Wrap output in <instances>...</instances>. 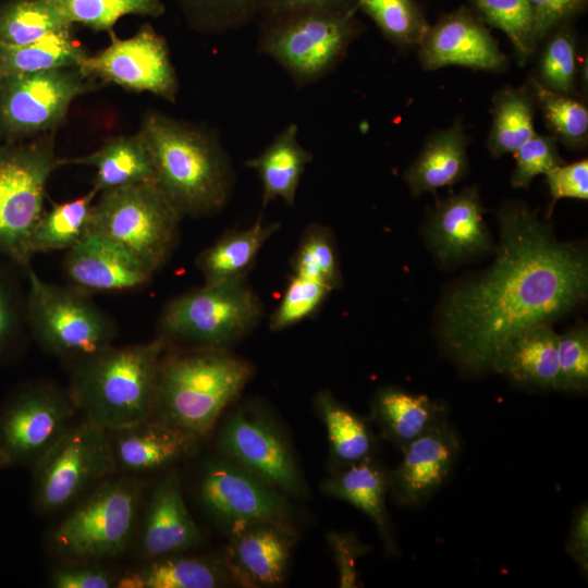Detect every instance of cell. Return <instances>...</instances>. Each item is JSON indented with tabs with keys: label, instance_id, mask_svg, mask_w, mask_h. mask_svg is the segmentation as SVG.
Returning a JSON list of instances; mask_svg holds the SVG:
<instances>
[{
	"label": "cell",
	"instance_id": "obj_1",
	"mask_svg": "<svg viewBox=\"0 0 588 588\" xmlns=\"http://www.w3.org/2000/svg\"><path fill=\"white\" fill-rule=\"evenodd\" d=\"M498 221L493 262L456 285L439 316L445 351L471 372L491 371L512 338L537 324H552L584 303L588 293L583 247L559 241L551 225L523 203L502 206Z\"/></svg>",
	"mask_w": 588,
	"mask_h": 588
},
{
	"label": "cell",
	"instance_id": "obj_2",
	"mask_svg": "<svg viewBox=\"0 0 588 588\" xmlns=\"http://www.w3.org/2000/svg\"><path fill=\"white\" fill-rule=\"evenodd\" d=\"M253 372L250 363L225 348L198 347L162 357L150 417L204 438Z\"/></svg>",
	"mask_w": 588,
	"mask_h": 588
},
{
	"label": "cell",
	"instance_id": "obj_3",
	"mask_svg": "<svg viewBox=\"0 0 588 588\" xmlns=\"http://www.w3.org/2000/svg\"><path fill=\"white\" fill-rule=\"evenodd\" d=\"M168 342L112 345L74 363L69 391L83 417L113 431L151 416L158 369Z\"/></svg>",
	"mask_w": 588,
	"mask_h": 588
},
{
	"label": "cell",
	"instance_id": "obj_4",
	"mask_svg": "<svg viewBox=\"0 0 588 588\" xmlns=\"http://www.w3.org/2000/svg\"><path fill=\"white\" fill-rule=\"evenodd\" d=\"M139 132L151 154L156 183L182 216H205L223 207L231 170L210 137L158 113L148 114Z\"/></svg>",
	"mask_w": 588,
	"mask_h": 588
},
{
	"label": "cell",
	"instance_id": "obj_5",
	"mask_svg": "<svg viewBox=\"0 0 588 588\" xmlns=\"http://www.w3.org/2000/svg\"><path fill=\"white\" fill-rule=\"evenodd\" d=\"M140 497L135 478H106L52 530L51 548L65 561L100 562L121 554L133 538Z\"/></svg>",
	"mask_w": 588,
	"mask_h": 588
},
{
	"label": "cell",
	"instance_id": "obj_6",
	"mask_svg": "<svg viewBox=\"0 0 588 588\" xmlns=\"http://www.w3.org/2000/svg\"><path fill=\"white\" fill-rule=\"evenodd\" d=\"M182 215L156 182L100 192L88 232L121 245L154 272L169 257Z\"/></svg>",
	"mask_w": 588,
	"mask_h": 588
},
{
	"label": "cell",
	"instance_id": "obj_7",
	"mask_svg": "<svg viewBox=\"0 0 588 588\" xmlns=\"http://www.w3.org/2000/svg\"><path fill=\"white\" fill-rule=\"evenodd\" d=\"M25 272L26 324L42 350L76 363L111 345L115 322L84 292L47 283L30 266Z\"/></svg>",
	"mask_w": 588,
	"mask_h": 588
},
{
	"label": "cell",
	"instance_id": "obj_8",
	"mask_svg": "<svg viewBox=\"0 0 588 588\" xmlns=\"http://www.w3.org/2000/svg\"><path fill=\"white\" fill-rule=\"evenodd\" d=\"M264 305L246 278L184 293L166 305L159 336L198 347L225 348L248 335L264 317Z\"/></svg>",
	"mask_w": 588,
	"mask_h": 588
},
{
	"label": "cell",
	"instance_id": "obj_9",
	"mask_svg": "<svg viewBox=\"0 0 588 588\" xmlns=\"http://www.w3.org/2000/svg\"><path fill=\"white\" fill-rule=\"evenodd\" d=\"M30 470L37 510L62 511L117 471L110 433L84 417L73 421Z\"/></svg>",
	"mask_w": 588,
	"mask_h": 588
},
{
	"label": "cell",
	"instance_id": "obj_10",
	"mask_svg": "<svg viewBox=\"0 0 588 588\" xmlns=\"http://www.w3.org/2000/svg\"><path fill=\"white\" fill-rule=\"evenodd\" d=\"M58 164L51 142L13 145L0 138V256L23 270L29 266V240Z\"/></svg>",
	"mask_w": 588,
	"mask_h": 588
},
{
	"label": "cell",
	"instance_id": "obj_11",
	"mask_svg": "<svg viewBox=\"0 0 588 588\" xmlns=\"http://www.w3.org/2000/svg\"><path fill=\"white\" fill-rule=\"evenodd\" d=\"M77 412L69 389L46 381L14 389L0 406V469L32 468Z\"/></svg>",
	"mask_w": 588,
	"mask_h": 588
},
{
	"label": "cell",
	"instance_id": "obj_12",
	"mask_svg": "<svg viewBox=\"0 0 588 588\" xmlns=\"http://www.w3.org/2000/svg\"><path fill=\"white\" fill-rule=\"evenodd\" d=\"M95 81L78 68L19 74L0 81V138L14 139L57 126L72 101Z\"/></svg>",
	"mask_w": 588,
	"mask_h": 588
},
{
	"label": "cell",
	"instance_id": "obj_13",
	"mask_svg": "<svg viewBox=\"0 0 588 588\" xmlns=\"http://www.w3.org/2000/svg\"><path fill=\"white\" fill-rule=\"evenodd\" d=\"M199 500L231 534L261 523L283 522L290 515L280 490L228 457L207 464Z\"/></svg>",
	"mask_w": 588,
	"mask_h": 588
},
{
	"label": "cell",
	"instance_id": "obj_14",
	"mask_svg": "<svg viewBox=\"0 0 588 588\" xmlns=\"http://www.w3.org/2000/svg\"><path fill=\"white\" fill-rule=\"evenodd\" d=\"M353 35L350 12L302 11L272 30L264 48L296 77L310 79L335 64Z\"/></svg>",
	"mask_w": 588,
	"mask_h": 588
},
{
	"label": "cell",
	"instance_id": "obj_15",
	"mask_svg": "<svg viewBox=\"0 0 588 588\" xmlns=\"http://www.w3.org/2000/svg\"><path fill=\"white\" fill-rule=\"evenodd\" d=\"M78 69L90 79L149 91L171 101L177 91L166 41L149 26L130 38H113L107 48L87 56Z\"/></svg>",
	"mask_w": 588,
	"mask_h": 588
},
{
	"label": "cell",
	"instance_id": "obj_16",
	"mask_svg": "<svg viewBox=\"0 0 588 588\" xmlns=\"http://www.w3.org/2000/svg\"><path fill=\"white\" fill-rule=\"evenodd\" d=\"M218 444L225 457L250 470L280 491H305L292 452L265 413L241 407L225 421Z\"/></svg>",
	"mask_w": 588,
	"mask_h": 588
},
{
	"label": "cell",
	"instance_id": "obj_17",
	"mask_svg": "<svg viewBox=\"0 0 588 588\" xmlns=\"http://www.w3.org/2000/svg\"><path fill=\"white\" fill-rule=\"evenodd\" d=\"M401 451V461L394 469L389 470V492L397 505L418 507L452 474L460 455L461 439L448 420Z\"/></svg>",
	"mask_w": 588,
	"mask_h": 588
},
{
	"label": "cell",
	"instance_id": "obj_18",
	"mask_svg": "<svg viewBox=\"0 0 588 588\" xmlns=\"http://www.w3.org/2000/svg\"><path fill=\"white\" fill-rule=\"evenodd\" d=\"M419 61L426 70L456 65L482 71H500L507 65L485 23L461 7L428 27L418 45Z\"/></svg>",
	"mask_w": 588,
	"mask_h": 588
},
{
	"label": "cell",
	"instance_id": "obj_19",
	"mask_svg": "<svg viewBox=\"0 0 588 588\" xmlns=\"http://www.w3.org/2000/svg\"><path fill=\"white\" fill-rule=\"evenodd\" d=\"M477 187H466L439 200L431 210L425 236L434 257L445 266L460 264L492 249Z\"/></svg>",
	"mask_w": 588,
	"mask_h": 588
},
{
	"label": "cell",
	"instance_id": "obj_20",
	"mask_svg": "<svg viewBox=\"0 0 588 588\" xmlns=\"http://www.w3.org/2000/svg\"><path fill=\"white\" fill-rule=\"evenodd\" d=\"M64 269L82 292H114L147 284L154 271L113 241L87 232L68 249Z\"/></svg>",
	"mask_w": 588,
	"mask_h": 588
},
{
	"label": "cell",
	"instance_id": "obj_21",
	"mask_svg": "<svg viewBox=\"0 0 588 588\" xmlns=\"http://www.w3.org/2000/svg\"><path fill=\"white\" fill-rule=\"evenodd\" d=\"M285 523H261L231 534L226 564L237 581L261 587L283 580L296 540Z\"/></svg>",
	"mask_w": 588,
	"mask_h": 588
},
{
	"label": "cell",
	"instance_id": "obj_22",
	"mask_svg": "<svg viewBox=\"0 0 588 588\" xmlns=\"http://www.w3.org/2000/svg\"><path fill=\"white\" fill-rule=\"evenodd\" d=\"M109 433L117 471L127 475L171 465L192 453L198 440L151 417Z\"/></svg>",
	"mask_w": 588,
	"mask_h": 588
},
{
	"label": "cell",
	"instance_id": "obj_23",
	"mask_svg": "<svg viewBox=\"0 0 588 588\" xmlns=\"http://www.w3.org/2000/svg\"><path fill=\"white\" fill-rule=\"evenodd\" d=\"M201 540L200 531L183 499L176 474L155 487L140 534V551L148 560L181 553Z\"/></svg>",
	"mask_w": 588,
	"mask_h": 588
},
{
	"label": "cell",
	"instance_id": "obj_24",
	"mask_svg": "<svg viewBox=\"0 0 588 588\" xmlns=\"http://www.w3.org/2000/svg\"><path fill=\"white\" fill-rule=\"evenodd\" d=\"M370 412L380 436L400 450L449 420L444 403L393 385L375 393Z\"/></svg>",
	"mask_w": 588,
	"mask_h": 588
},
{
	"label": "cell",
	"instance_id": "obj_25",
	"mask_svg": "<svg viewBox=\"0 0 588 588\" xmlns=\"http://www.w3.org/2000/svg\"><path fill=\"white\" fill-rule=\"evenodd\" d=\"M558 336L551 323L537 324L519 332L498 353L491 371L520 385L556 390Z\"/></svg>",
	"mask_w": 588,
	"mask_h": 588
},
{
	"label": "cell",
	"instance_id": "obj_26",
	"mask_svg": "<svg viewBox=\"0 0 588 588\" xmlns=\"http://www.w3.org/2000/svg\"><path fill=\"white\" fill-rule=\"evenodd\" d=\"M322 490L327 495L348 502L367 515L375 524L387 554L395 555L399 552L385 504L390 490L389 470L375 457L336 470L323 482Z\"/></svg>",
	"mask_w": 588,
	"mask_h": 588
},
{
	"label": "cell",
	"instance_id": "obj_27",
	"mask_svg": "<svg viewBox=\"0 0 588 588\" xmlns=\"http://www.w3.org/2000/svg\"><path fill=\"white\" fill-rule=\"evenodd\" d=\"M469 139L461 123L431 134L417 158L404 173L411 193L436 194L462 181L469 170L467 146Z\"/></svg>",
	"mask_w": 588,
	"mask_h": 588
},
{
	"label": "cell",
	"instance_id": "obj_28",
	"mask_svg": "<svg viewBox=\"0 0 588 588\" xmlns=\"http://www.w3.org/2000/svg\"><path fill=\"white\" fill-rule=\"evenodd\" d=\"M59 163L94 167V188L97 192L135 183L156 182L151 154L140 132L133 136L113 138L87 156Z\"/></svg>",
	"mask_w": 588,
	"mask_h": 588
},
{
	"label": "cell",
	"instance_id": "obj_29",
	"mask_svg": "<svg viewBox=\"0 0 588 588\" xmlns=\"http://www.w3.org/2000/svg\"><path fill=\"white\" fill-rule=\"evenodd\" d=\"M278 222L262 223L243 230H231L204 249L196 258L205 284L246 278L265 243L279 230Z\"/></svg>",
	"mask_w": 588,
	"mask_h": 588
},
{
	"label": "cell",
	"instance_id": "obj_30",
	"mask_svg": "<svg viewBox=\"0 0 588 588\" xmlns=\"http://www.w3.org/2000/svg\"><path fill=\"white\" fill-rule=\"evenodd\" d=\"M311 159L310 151L297 139V126L291 124L260 155L247 160L246 166L255 170L261 181L262 205L281 198L293 206L301 177Z\"/></svg>",
	"mask_w": 588,
	"mask_h": 588
},
{
	"label": "cell",
	"instance_id": "obj_31",
	"mask_svg": "<svg viewBox=\"0 0 588 588\" xmlns=\"http://www.w3.org/2000/svg\"><path fill=\"white\" fill-rule=\"evenodd\" d=\"M315 404L324 424L338 470L375 457L377 438L366 418L338 401L330 391L319 392Z\"/></svg>",
	"mask_w": 588,
	"mask_h": 588
},
{
	"label": "cell",
	"instance_id": "obj_32",
	"mask_svg": "<svg viewBox=\"0 0 588 588\" xmlns=\"http://www.w3.org/2000/svg\"><path fill=\"white\" fill-rule=\"evenodd\" d=\"M226 575L206 559L180 553L149 560L148 564L115 581L120 588H215L225 585Z\"/></svg>",
	"mask_w": 588,
	"mask_h": 588
},
{
	"label": "cell",
	"instance_id": "obj_33",
	"mask_svg": "<svg viewBox=\"0 0 588 588\" xmlns=\"http://www.w3.org/2000/svg\"><path fill=\"white\" fill-rule=\"evenodd\" d=\"M87 53L73 37L71 28L23 46L0 44L2 78L61 68H78Z\"/></svg>",
	"mask_w": 588,
	"mask_h": 588
},
{
	"label": "cell",
	"instance_id": "obj_34",
	"mask_svg": "<svg viewBox=\"0 0 588 588\" xmlns=\"http://www.w3.org/2000/svg\"><path fill=\"white\" fill-rule=\"evenodd\" d=\"M487 147L493 157L514 154L535 134L534 97L523 87H504L492 98Z\"/></svg>",
	"mask_w": 588,
	"mask_h": 588
},
{
	"label": "cell",
	"instance_id": "obj_35",
	"mask_svg": "<svg viewBox=\"0 0 588 588\" xmlns=\"http://www.w3.org/2000/svg\"><path fill=\"white\" fill-rule=\"evenodd\" d=\"M71 26L56 0H4L0 3L2 45H28Z\"/></svg>",
	"mask_w": 588,
	"mask_h": 588
},
{
	"label": "cell",
	"instance_id": "obj_36",
	"mask_svg": "<svg viewBox=\"0 0 588 588\" xmlns=\"http://www.w3.org/2000/svg\"><path fill=\"white\" fill-rule=\"evenodd\" d=\"M86 195L61 204L42 213L29 240L32 257L36 253L69 249L82 238L89 228L95 195Z\"/></svg>",
	"mask_w": 588,
	"mask_h": 588
},
{
	"label": "cell",
	"instance_id": "obj_37",
	"mask_svg": "<svg viewBox=\"0 0 588 588\" xmlns=\"http://www.w3.org/2000/svg\"><path fill=\"white\" fill-rule=\"evenodd\" d=\"M530 87L551 136L573 149L584 148L588 139L587 106L569 94L544 87L535 76Z\"/></svg>",
	"mask_w": 588,
	"mask_h": 588
},
{
	"label": "cell",
	"instance_id": "obj_38",
	"mask_svg": "<svg viewBox=\"0 0 588 588\" xmlns=\"http://www.w3.org/2000/svg\"><path fill=\"white\" fill-rule=\"evenodd\" d=\"M475 14L510 39L519 64L534 54L538 42L528 0H468Z\"/></svg>",
	"mask_w": 588,
	"mask_h": 588
},
{
	"label": "cell",
	"instance_id": "obj_39",
	"mask_svg": "<svg viewBox=\"0 0 588 588\" xmlns=\"http://www.w3.org/2000/svg\"><path fill=\"white\" fill-rule=\"evenodd\" d=\"M293 274L322 283L331 291L341 287L342 273L332 230L322 224H309L291 260Z\"/></svg>",
	"mask_w": 588,
	"mask_h": 588
},
{
	"label": "cell",
	"instance_id": "obj_40",
	"mask_svg": "<svg viewBox=\"0 0 588 588\" xmlns=\"http://www.w3.org/2000/svg\"><path fill=\"white\" fill-rule=\"evenodd\" d=\"M357 5L399 46H418L429 27L415 0H357Z\"/></svg>",
	"mask_w": 588,
	"mask_h": 588
},
{
	"label": "cell",
	"instance_id": "obj_41",
	"mask_svg": "<svg viewBox=\"0 0 588 588\" xmlns=\"http://www.w3.org/2000/svg\"><path fill=\"white\" fill-rule=\"evenodd\" d=\"M66 20L95 30H111L119 19L128 14L158 16L161 0H56Z\"/></svg>",
	"mask_w": 588,
	"mask_h": 588
},
{
	"label": "cell",
	"instance_id": "obj_42",
	"mask_svg": "<svg viewBox=\"0 0 588 588\" xmlns=\"http://www.w3.org/2000/svg\"><path fill=\"white\" fill-rule=\"evenodd\" d=\"M577 75V46L573 30L560 25L551 32L538 64L535 76L544 87L573 94Z\"/></svg>",
	"mask_w": 588,
	"mask_h": 588
},
{
	"label": "cell",
	"instance_id": "obj_43",
	"mask_svg": "<svg viewBox=\"0 0 588 588\" xmlns=\"http://www.w3.org/2000/svg\"><path fill=\"white\" fill-rule=\"evenodd\" d=\"M331 292L318 281L293 274L279 305L270 316V330L279 332L311 317Z\"/></svg>",
	"mask_w": 588,
	"mask_h": 588
},
{
	"label": "cell",
	"instance_id": "obj_44",
	"mask_svg": "<svg viewBox=\"0 0 588 588\" xmlns=\"http://www.w3.org/2000/svg\"><path fill=\"white\" fill-rule=\"evenodd\" d=\"M10 262L0 256V366L19 350L27 327L25 297L8 267Z\"/></svg>",
	"mask_w": 588,
	"mask_h": 588
},
{
	"label": "cell",
	"instance_id": "obj_45",
	"mask_svg": "<svg viewBox=\"0 0 588 588\" xmlns=\"http://www.w3.org/2000/svg\"><path fill=\"white\" fill-rule=\"evenodd\" d=\"M558 391L584 393L588 388V329L579 323L558 336Z\"/></svg>",
	"mask_w": 588,
	"mask_h": 588
},
{
	"label": "cell",
	"instance_id": "obj_46",
	"mask_svg": "<svg viewBox=\"0 0 588 588\" xmlns=\"http://www.w3.org/2000/svg\"><path fill=\"white\" fill-rule=\"evenodd\" d=\"M556 142L551 135L536 133L513 154L515 167L511 175V185L514 188L526 189L537 175L546 174L564 163Z\"/></svg>",
	"mask_w": 588,
	"mask_h": 588
},
{
	"label": "cell",
	"instance_id": "obj_47",
	"mask_svg": "<svg viewBox=\"0 0 588 588\" xmlns=\"http://www.w3.org/2000/svg\"><path fill=\"white\" fill-rule=\"evenodd\" d=\"M546 175L551 204L547 218L550 217L554 204L562 198L588 199V160L581 159L572 163H562Z\"/></svg>",
	"mask_w": 588,
	"mask_h": 588
},
{
	"label": "cell",
	"instance_id": "obj_48",
	"mask_svg": "<svg viewBox=\"0 0 588 588\" xmlns=\"http://www.w3.org/2000/svg\"><path fill=\"white\" fill-rule=\"evenodd\" d=\"M115 581L108 569L93 561H65L50 575V584L56 588H109Z\"/></svg>",
	"mask_w": 588,
	"mask_h": 588
},
{
	"label": "cell",
	"instance_id": "obj_49",
	"mask_svg": "<svg viewBox=\"0 0 588 588\" xmlns=\"http://www.w3.org/2000/svg\"><path fill=\"white\" fill-rule=\"evenodd\" d=\"M330 543L339 571V584L343 588L358 586L357 561L368 553L371 547L364 544L353 532H329Z\"/></svg>",
	"mask_w": 588,
	"mask_h": 588
},
{
	"label": "cell",
	"instance_id": "obj_50",
	"mask_svg": "<svg viewBox=\"0 0 588 588\" xmlns=\"http://www.w3.org/2000/svg\"><path fill=\"white\" fill-rule=\"evenodd\" d=\"M535 20L536 39L539 44L553 29L576 15L587 0H528Z\"/></svg>",
	"mask_w": 588,
	"mask_h": 588
},
{
	"label": "cell",
	"instance_id": "obj_51",
	"mask_svg": "<svg viewBox=\"0 0 588 588\" xmlns=\"http://www.w3.org/2000/svg\"><path fill=\"white\" fill-rule=\"evenodd\" d=\"M565 551L576 563L580 573L588 574V506L587 503L579 505L573 514L568 535L565 542Z\"/></svg>",
	"mask_w": 588,
	"mask_h": 588
},
{
	"label": "cell",
	"instance_id": "obj_52",
	"mask_svg": "<svg viewBox=\"0 0 588 588\" xmlns=\"http://www.w3.org/2000/svg\"><path fill=\"white\" fill-rule=\"evenodd\" d=\"M274 8L285 12L338 10L346 0H270Z\"/></svg>",
	"mask_w": 588,
	"mask_h": 588
},
{
	"label": "cell",
	"instance_id": "obj_53",
	"mask_svg": "<svg viewBox=\"0 0 588 588\" xmlns=\"http://www.w3.org/2000/svg\"><path fill=\"white\" fill-rule=\"evenodd\" d=\"M219 1L230 2V3H240V2H243L244 0H219Z\"/></svg>",
	"mask_w": 588,
	"mask_h": 588
}]
</instances>
